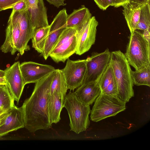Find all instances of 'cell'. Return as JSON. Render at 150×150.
Listing matches in <instances>:
<instances>
[{"instance_id": "603a6c76", "label": "cell", "mask_w": 150, "mask_h": 150, "mask_svg": "<svg viewBox=\"0 0 150 150\" xmlns=\"http://www.w3.org/2000/svg\"><path fill=\"white\" fill-rule=\"evenodd\" d=\"M68 89L61 69H56L50 87V94L56 92L65 97Z\"/></svg>"}, {"instance_id": "d4e9b609", "label": "cell", "mask_w": 150, "mask_h": 150, "mask_svg": "<svg viewBox=\"0 0 150 150\" xmlns=\"http://www.w3.org/2000/svg\"><path fill=\"white\" fill-rule=\"evenodd\" d=\"M131 75L133 84L150 87V66L134 71L132 70Z\"/></svg>"}, {"instance_id": "ba28073f", "label": "cell", "mask_w": 150, "mask_h": 150, "mask_svg": "<svg viewBox=\"0 0 150 150\" xmlns=\"http://www.w3.org/2000/svg\"><path fill=\"white\" fill-rule=\"evenodd\" d=\"M67 60L65 67L61 70L68 89L74 91L83 84L86 72V59Z\"/></svg>"}, {"instance_id": "2e32d148", "label": "cell", "mask_w": 150, "mask_h": 150, "mask_svg": "<svg viewBox=\"0 0 150 150\" xmlns=\"http://www.w3.org/2000/svg\"><path fill=\"white\" fill-rule=\"evenodd\" d=\"M20 36L19 24L11 13L6 29L5 39L0 47L1 50L4 53H10L14 55L18 52Z\"/></svg>"}, {"instance_id": "6da1fadb", "label": "cell", "mask_w": 150, "mask_h": 150, "mask_svg": "<svg viewBox=\"0 0 150 150\" xmlns=\"http://www.w3.org/2000/svg\"><path fill=\"white\" fill-rule=\"evenodd\" d=\"M55 70L35 83L31 95L25 100L22 106L24 127L30 132L40 129L47 130L51 126L48 104L50 87Z\"/></svg>"}, {"instance_id": "ffe728a7", "label": "cell", "mask_w": 150, "mask_h": 150, "mask_svg": "<svg viewBox=\"0 0 150 150\" xmlns=\"http://www.w3.org/2000/svg\"><path fill=\"white\" fill-rule=\"evenodd\" d=\"M64 96L54 92L50 94L48 104L49 118L51 124L57 123L60 120V113L64 107Z\"/></svg>"}, {"instance_id": "7a4b0ae2", "label": "cell", "mask_w": 150, "mask_h": 150, "mask_svg": "<svg viewBox=\"0 0 150 150\" xmlns=\"http://www.w3.org/2000/svg\"><path fill=\"white\" fill-rule=\"evenodd\" d=\"M110 64L116 81L117 97L126 103L134 95L130 65L120 50L111 52Z\"/></svg>"}, {"instance_id": "4316f807", "label": "cell", "mask_w": 150, "mask_h": 150, "mask_svg": "<svg viewBox=\"0 0 150 150\" xmlns=\"http://www.w3.org/2000/svg\"><path fill=\"white\" fill-rule=\"evenodd\" d=\"M15 11L21 12L27 9V5L25 0L21 1L9 7Z\"/></svg>"}, {"instance_id": "7402d4cb", "label": "cell", "mask_w": 150, "mask_h": 150, "mask_svg": "<svg viewBox=\"0 0 150 150\" xmlns=\"http://www.w3.org/2000/svg\"><path fill=\"white\" fill-rule=\"evenodd\" d=\"M50 28L49 25L38 29L31 39L33 47L40 53L44 50Z\"/></svg>"}, {"instance_id": "f1b7e54d", "label": "cell", "mask_w": 150, "mask_h": 150, "mask_svg": "<svg viewBox=\"0 0 150 150\" xmlns=\"http://www.w3.org/2000/svg\"><path fill=\"white\" fill-rule=\"evenodd\" d=\"M110 6L117 8L122 6L129 2V0H108Z\"/></svg>"}, {"instance_id": "d6a6232c", "label": "cell", "mask_w": 150, "mask_h": 150, "mask_svg": "<svg viewBox=\"0 0 150 150\" xmlns=\"http://www.w3.org/2000/svg\"><path fill=\"white\" fill-rule=\"evenodd\" d=\"M129 2L134 3L144 4L150 2V0H129Z\"/></svg>"}, {"instance_id": "8992f818", "label": "cell", "mask_w": 150, "mask_h": 150, "mask_svg": "<svg viewBox=\"0 0 150 150\" xmlns=\"http://www.w3.org/2000/svg\"><path fill=\"white\" fill-rule=\"evenodd\" d=\"M77 45V31L73 28H66L54 45L49 57L56 63L64 62L75 53Z\"/></svg>"}, {"instance_id": "52a82bcc", "label": "cell", "mask_w": 150, "mask_h": 150, "mask_svg": "<svg viewBox=\"0 0 150 150\" xmlns=\"http://www.w3.org/2000/svg\"><path fill=\"white\" fill-rule=\"evenodd\" d=\"M110 55L107 48L101 53L93 52L86 58V72L83 84L97 82L110 64Z\"/></svg>"}, {"instance_id": "5bb4252c", "label": "cell", "mask_w": 150, "mask_h": 150, "mask_svg": "<svg viewBox=\"0 0 150 150\" xmlns=\"http://www.w3.org/2000/svg\"><path fill=\"white\" fill-rule=\"evenodd\" d=\"M98 24L95 17L92 16L83 28L77 33L76 54L79 55L83 54L88 51L94 44Z\"/></svg>"}, {"instance_id": "83f0119b", "label": "cell", "mask_w": 150, "mask_h": 150, "mask_svg": "<svg viewBox=\"0 0 150 150\" xmlns=\"http://www.w3.org/2000/svg\"><path fill=\"white\" fill-rule=\"evenodd\" d=\"M22 0H0V8L3 10L9 9L10 7Z\"/></svg>"}, {"instance_id": "836d02e7", "label": "cell", "mask_w": 150, "mask_h": 150, "mask_svg": "<svg viewBox=\"0 0 150 150\" xmlns=\"http://www.w3.org/2000/svg\"><path fill=\"white\" fill-rule=\"evenodd\" d=\"M7 85V83L4 76L0 77V85Z\"/></svg>"}, {"instance_id": "ac0fdd59", "label": "cell", "mask_w": 150, "mask_h": 150, "mask_svg": "<svg viewBox=\"0 0 150 150\" xmlns=\"http://www.w3.org/2000/svg\"><path fill=\"white\" fill-rule=\"evenodd\" d=\"M74 92L82 102L90 105L100 94L101 91L97 82H95L83 84Z\"/></svg>"}, {"instance_id": "d6986e66", "label": "cell", "mask_w": 150, "mask_h": 150, "mask_svg": "<svg viewBox=\"0 0 150 150\" xmlns=\"http://www.w3.org/2000/svg\"><path fill=\"white\" fill-rule=\"evenodd\" d=\"M97 82L101 92L117 96L116 81L110 63L99 78Z\"/></svg>"}, {"instance_id": "d590c367", "label": "cell", "mask_w": 150, "mask_h": 150, "mask_svg": "<svg viewBox=\"0 0 150 150\" xmlns=\"http://www.w3.org/2000/svg\"><path fill=\"white\" fill-rule=\"evenodd\" d=\"M3 11V10L1 9V8H0V11Z\"/></svg>"}, {"instance_id": "277c9868", "label": "cell", "mask_w": 150, "mask_h": 150, "mask_svg": "<svg viewBox=\"0 0 150 150\" xmlns=\"http://www.w3.org/2000/svg\"><path fill=\"white\" fill-rule=\"evenodd\" d=\"M124 54L130 65L135 70L150 66V43L137 30L130 34Z\"/></svg>"}, {"instance_id": "9c48e42d", "label": "cell", "mask_w": 150, "mask_h": 150, "mask_svg": "<svg viewBox=\"0 0 150 150\" xmlns=\"http://www.w3.org/2000/svg\"><path fill=\"white\" fill-rule=\"evenodd\" d=\"M68 15L65 8L60 10L54 18L50 25V30L43 52L40 54L45 60L49 56L50 53L61 34L66 28Z\"/></svg>"}, {"instance_id": "8d00e7d4", "label": "cell", "mask_w": 150, "mask_h": 150, "mask_svg": "<svg viewBox=\"0 0 150 150\" xmlns=\"http://www.w3.org/2000/svg\"></svg>"}, {"instance_id": "f546056e", "label": "cell", "mask_w": 150, "mask_h": 150, "mask_svg": "<svg viewBox=\"0 0 150 150\" xmlns=\"http://www.w3.org/2000/svg\"><path fill=\"white\" fill-rule=\"evenodd\" d=\"M94 0L98 7L103 10H105L110 6L108 0Z\"/></svg>"}, {"instance_id": "cb8c5ba5", "label": "cell", "mask_w": 150, "mask_h": 150, "mask_svg": "<svg viewBox=\"0 0 150 150\" xmlns=\"http://www.w3.org/2000/svg\"><path fill=\"white\" fill-rule=\"evenodd\" d=\"M14 101L7 85H0V116L15 105Z\"/></svg>"}, {"instance_id": "8fae6325", "label": "cell", "mask_w": 150, "mask_h": 150, "mask_svg": "<svg viewBox=\"0 0 150 150\" xmlns=\"http://www.w3.org/2000/svg\"><path fill=\"white\" fill-rule=\"evenodd\" d=\"M11 13L19 24L20 36L18 52L23 55L25 51L30 50L28 43L34 34L29 15L27 9L21 12L12 10Z\"/></svg>"}, {"instance_id": "484cf974", "label": "cell", "mask_w": 150, "mask_h": 150, "mask_svg": "<svg viewBox=\"0 0 150 150\" xmlns=\"http://www.w3.org/2000/svg\"><path fill=\"white\" fill-rule=\"evenodd\" d=\"M150 28V2L143 4L141 7L139 18L135 30H144Z\"/></svg>"}, {"instance_id": "3957f363", "label": "cell", "mask_w": 150, "mask_h": 150, "mask_svg": "<svg viewBox=\"0 0 150 150\" xmlns=\"http://www.w3.org/2000/svg\"><path fill=\"white\" fill-rule=\"evenodd\" d=\"M64 107L69 117L70 130L77 134L85 131L90 124V105L82 102L74 92L70 91L65 97Z\"/></svg>"}, {"instance_id": "e0dca14e", "label": "cell", "mask_w": 150, "mask_h": 150, "mask_svg": "<svg viewBox=\"0 0 150 150\" xmlns=\"http://www.w3.org/2000/svg\"><path fill=\"white\" fill-rule=\"evenodd\" d=\"M89 10L84 5L77 9H74L67 16L66 27L74 29L79 32L92 17Z\"/></svg>"}, {"instance_id": "7c38bea8", "label": "cell", "mask_w": 150, "mask_h": 150, "mask_svg": "<svg viewBox=\"0 0 150 150\" xmlns=\"http://www.w3.org/2000/svg\"><path fill=\"white\" fill-rule=\"evenodd\" d=\"M20 67L25 85L30 83H36L56 69L51 65L32 61L20 64Z\"/></svg>"}, {"instance_id": "44dd1931", "label": "cell", "mask_w": 150, "mask_h": 150, "mask_svg": "<svg viewBox=\"0 0 150 150\" xmlns=\"http://www.w3.org/2000/svg\"><path fill=\"white\" fill-rule=\"evenodd\" d=\"M144 4L129 2L123 5L122 13L129 30L130 34L135 30L139 21L141 8Z\"/></svg>"}, {"instance_id": "5b68a950", "label": "cell", "mask_w": 150, "mask_h": 150, "mask_svg": "<svg viewBox=\"0 0 150 150\" xmlns=\"http://www.w3.org/2000/svg\"><path fill=\"white\" fill-rule=\"evenodd\" d=\"M126 109V103L117 96L101 92L95 100L91 111V120L93 121L98 122L115 116Z\"/></svg>"}, {"instance_id": "1f68e13d", "label": "cell", "mask_w": 150, "mask_h": 150, "mask_svg": "<svg viewBox=\"0 0 150 150\" xmlns=\"http://www.w3.org/2000/svg\"><path fill=\"white\" fill-rule=\"evenodd\" d=\"M142 34L144 38L149 43H150V28L143 30Z\"/></svg>"}, {"instance_id": "9a60e30c", "label": "cell", "mask_w": 150, "mask_h": 150, "mask_svg": "<svg viewBox=\"0 0 150 150\" xmlns=\"http://www.w3.org/2000/svg\"><path fill=\"white\" fill-rule=\"evenodd\" d=\"M34 32L49 25L47 9L43 0H25Z\"/></svg>"}, {"instance_id": "e575fe53", "label": "cell", "mask_w": 150, "mask_h": 150, "mask_svg": "<svg viewBox=\"0 0 150 150\" xmlns=\"http://www.w3.org/2000/svg\"><path fill=\"white\" fill-rule=\"evenodd\" d=\"M4 70L0 69V77H2L4 76Z\"/></svg>"}, {"instance_id": "4dcf8cb0", "label": "cell", "mask_w": 150, "mask_h": 150, "mask_svg": "<svg viewBox=\"0 0 150 150\" xmlns=\"http://www.w3.org/2000/svg\"><path fill=\"white\" fill-rule=\"evenodd\" d=\"M50 4L58 8L61 6H64L66 4L65 3V0H46Z\"/></svg>"}, {"instance_id": "4fadbf2b", "label": "cell", "mask_w": 150, "mask_h": 150, "mask_svg": "<svg viewBox=\"0 0 150 150\" xmlns=\"http://www.w3.org/2000/svg\"><path fill=\"white\" fill-rule=\"evenodd\" d=\"M20 63L17 61L4 70V76L7 85L14 100L19 103L25 85L20 67Z\"/></svg>"}, {"instance_id": "30bf717a", "label": "cell", "mask_w": 150, "mask_h": 150, "mask_svg": "<svg viewBox=\"0 0 150 150\" xmlns=\"http://www.w3.org/2000/svg\"><path fill=\"white\" fill-rule=\"evenodd\" d=\"M0 138L8 133L24 127L25 120L22 107L14 105L0 116Z\"/></svg>"}]
</instances>
